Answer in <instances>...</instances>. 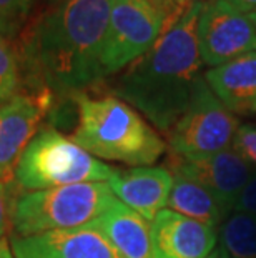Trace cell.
<instances>
[{"label":"cell","mask_w":256,"mask_h":258,"mask_svg":"<svg viewBox=\"0 0 256 258\" xmlns=\"http://www.w3.org/2000/svg\"><path fill=\"white\" fill-rule=\"evenodd\" d=\"M90 227L99 228L122 258H153L148 222L117 199Z\"/></svg>","instance_id":"9a60e30c"},{"label":"cell","mask_w":256,"mask_h":258,"mask_svg":"<svg viewBox=\"0 0 256 258\" xmlns=\"http://www.w3.org/2000/svg\"><path fill=\"white\" fill-rule=\"evenodd\" d=\"M0 103H2V102H0Z\"/></svg>","instance_id":"1f68e13d"},{"label":"cell","mask_w":256,"mask_h":258,"mask_svg":"<svg viewBox=\"0 0 256 258\" xmlns=\"http://www.w3.org/2000/svg\"><path fill=\"white\" fill-rule=\"evenodd\" d=\"M166 207L211 227L221 225L230 212V208L206 186L180 173H173V186Z\"/></svg>","instance_id":"2e32d148"},{"label":"cell","mask_w":256,"mask_h":258,"mask_svg":"<svg viewBox=\"0 0 256 258\" xmlns=\"http://www.w3.org/2000/svg\"><path fill=\"white\" fill-rule=\"evenodd\" d=\"M249 17H251L253 24H254V27H256V12H254V14H251V15H249Z\"/></svg>","instance_id":"4316f807"},{"label":"cell","mask_w":256,"mask_h":258,"mask_svg":"<svg viewBox=\"0 0 256 258\" xmlns=\"http://www.w3.org/2000/svg\"><path fill=\"white\" fill-rule=\"evenodd\" d=\"M0 258H14L12 248L7 245V240L5 238L0 240Z\"/></svg>","instance_id":"cb8c5ba5"},{"label":"cell","mask_w":256,"mask_h":258,"mask_svg":"<svg viewBox=\"0 0 256 258\" xmlns=\"http://www.w3.org/2000/svg\"><path fill=\"white\" fill-rule=\"evenodd\" d=\"M203 77L230 112H256V50L206 70Z\"/></svg>","instance_id":"5bb4252c"},{"label":"cell","mask_w":256,"mask_h":258,"mask_svg":"<svg viewBox=\"0 0 256 258\" xmlns=\"http://www.w3.org/2000/svg\"><path fill=\"white\" fill-rule=\"evenodd\" d=\"M198 52L206 67L213 69L256 50V27L249 15L225 0L205 5L197 25Z\"/></svg>","instance_id":"ba28073f"},{"label":"cell","mask_w":256,"mask_h":258,"mask_svg":"<svg viewBox=\"0 0 256 258\" xmlns=\"http://www.w3.org/2000/svg\"><path fill=\"white\" fill-rule=\"evenodd\" d=\"M50 2H53V4H60V2H63V0H50Z\"/></svg>","instance_id":"f1b7e54d"},{"label":"cell","mask_w":256,"mask_h":258,"mask_svg":"<svg viewBox=\"0 0 256 258\" xmlns=\"http://www.w3.org/2000/svg\"><path fill=\"white\" fill-rule=\"evenodd\" d=\"M115 200L108 182H89L37 190L19 197L12 205L17 237H34L55 230L94 223Z\"/></svg>","instance_id":"277c9868"},{"label":"cell","mask_w":256,"mask_h":258,"mask_svg":"<svg viewBox=\"0 0 256 258\" xmlns=\"http://www.w3.org/2000/svg\"><path fill=\"white\" fill-rule=\"evenodd\" d=\"M221 248L230 258H256V215L235 212L220 228Z\"/></svg>","instance_id":"e0dca14e"},{"label":"cell","mask_w":256,"mask_h":258,"mask_svg":"<svg viewBox=\"0 0 256 258\" xmlns=\"http://www.w3.org/2000/svg\"><path fill=\"white\" fill-rule=\"evenodd\" d=\"M112 194L146 222L165 210L173 186V173L166 167H133L118 170L108 180Z\"/></svg>","instance_id":"4fadbf2b"},{"label":"cell","mask_w":256,"mask_h":258,"mask_svg":"<svg viewBox=\"0 0 256 258\" xmlns=\"http://www.w3.org/2000/svg\"><path fill=\"white\" fill-rule=\"evenodd\" d=\"M203 7H190L145 55L123 70L113 85L115 97L165 134L187 110L201 77L203 62L198 52L197 25Z\"/></svg>","instance_id":"7a4b0ae2"},{"label":"cell","mask_w":256,"mask_h":258,"mask_svg":"<svg viewBox=\"0 0 256 258\" xmlns=\"http://www.w3.org/2000/svg\"><path fill=\"white\" fill-rule=\"evenodd\" d=\"M34 0H0V35H14L29 15Z\"/></svg>","instance_id":"d6986e66"},{"label":"cell","mask_w":256,"mask_h":258,"mask_svg":"<svg viewBox=\"0 0 256 258\" xmlns=\"http://www.w3.org/2000/svg\"><path fill=\"white\" fill-rule=\"evenodd\" d=\"M110 7L112 0H63L35 22L22 50L47 90L81 93L103 79Z\"/></svg>","instance_id":"6da1fadb"},{"label":"cell","mask_w":256,"mask_h":258,"mask_svg":"<svg viewBox=\"0 0 256 258\" xmlns=\"http://www.w3.org/2000/svg\"><path fill=\"white\" fill-rule=\"evenodd\" d=\"M175 17L158 0H112L102 53L103 77L125 70L145 55Z\"/></svg>","instance_id":"8992f818"},{"label":"cell","mask_w":256,"mask_h":258,"mask_svg":"<svg viewBox=\"0 0 256 258\" xmlns=\"http://www.w3.org/2000/svg\"><path fill=\"white\" fill-rule=\"evenodd\" d=\"M153 258H208L216 248L215 227L165 208L150 222Z\"/></svg>","instance_id":"8fae6325"},{"label":"cell","mask_w":256,"mask_h":258,"mask_svg":"<svg viewBox=\"0 0 256 258\" xmlns=\"http://www.w3.org/2000/svg\"><path fill=\"white\" fill-rule=\"evenodd\" d=\"M218 258H230V255H228L221 246H218Z\"/></svg>","instance_id":"484cf974"},{"label":"cell","mask_w":256,"mask_h":258,"mask_svg":"<svg viewBox=\"0 0 256 258\" xmlns=\"http://www.w3.org/2000/svg\"><path fill=\"white\" fill-rule=\"evenodd\" d=\"M9 191L7 182H0V240L4 238L5 230L9 225Z\"/></svg>","instance_id":"7402d4cb"},{"label":"cell","mask_w":256,"mask_h":258,"mask_svg":"<svg viewBox=\"0 0 256 258\" xmlns=\"http://www.w3.org/2000/svg\"><path fill=\"white\" fill-rule=\"evenodd\" d=\"M158 2H161L163 5H166L168 9H170V12L173 14V17H175V20H178L180 19V15L175 12V9H173V5H172V0H158Z\"/></svg>","instance_id":"d4e9b609"},{"label":"cell","mask_w":256,"mask_h":258,"mask_svg":"<svg viewBox=\"0 0 256 258\" xmlns=\"http://www.w3.org/2000/svg\"><path fill=\"white\" fill-rule=\"evenodd\" d=\"M0 105H2V103H0Z\"/></svg>","instance_id":"4dcf8cb0"},{"label":"cell","mask_w":256,"mask_h":258,"mask_svg":"<svg viewBox=\"0 0 256 258\" xmlns=\"http://www.w3.org/2000/svg\"><path fill=\"white\" fill-rule=\"evenodd\" d=\"M238 127L236 115L223 105L201 75L187 110L166 134L168 147L183 157L211 155L231 148Z\"/></svg>","instance_id":"52a82bcc"},{"label":"cell","mask_w":256,"mask_h":258,"mask_svg":"<svg viewBox=\"0 0 256 258\" xmlns=\"http://www.w3.org/2000/svg\"><path fill=\"white\" fill-rule=\"evenodd\" d=\"M231 148L249 167L256 168V125L239 123Z\"/></svg>","instance_id":"ffe728a7"},{"label":"cell","mask_w":256,"mask_h":258,"mask_svg":"<svg viewBox=\"0 0 256 258\" xmlns=\"http://www.w3.org/2000/svg\"><path fill=\"white\" fill-rule=\"evenodd\" d=\"M233 210L256 215V172L253 173V177L248 180V183L244 185V188L241 190V194H239Z\"/></svg>","instance_id":"44dd1931"},{"label":"cell","mask_w":256,"mask_h":258,"mask_svg":"<svg viewBox=\"0 0 256 258\" xmlns=\"http://www.w3.org/2000/svg\"><path fill=\"white\" fill-rule=\"evenodd\" d=\"M14 258H122L95 227L55 230L12 240Z\"/></svg>","instance_id":"30bf717a"},{"label":"cell","mask_w":256,"mask_h":258,"mask_svg":"<svg viewBox=\"0 0 256 258\" xmlns=\"http://www.w3.org/2000/svg\"><path fill=\"white\" fill-rule=\"evenodd\" d=\"M117 168L90 155L60 132H39L20 155L14 178L24 190H47L57 186L108 182Z\"/></svg>","instance_id":"5b68a950"},{"label":"cell","mask_w":256,"mask_h":258,"mask_svg":"<svg viewBox=\"0 0 256 258\" xmlns=\"http://www.w3.org/2000/svg\"><path fill=\"white\" fill-rule=\"evenodd\" d=\"M172 5H173V0H172ZM173 9H175V7H173ZM175 12H177V10H175ZM180 17H182V15H180Z\"/></svg>","instance_id":"f546056e"},{"label":"cell","mask_w":256,"mask_h":258,"mask_svg":"<svg viewBox=\"0 0 256 258\" xmlns=\"http://www.w3.org/2000/svg\"><path fill=\"white\" fill-rule=\"evenodd\" d=\"M19 87V65L12 50L0 35V102L15 97Z\"/></svg>","instance_id":"ac0fdd59"},{"label":"cell","mask_w":256,"mask_h":258,"mask_svg":"<svg viewBox=\"0 0 256 258\" xmlns=\"http://www.w3.org/2000/svg\"><path fill=\"white\" fill-rule=\"evenodd\" d=\"M165 167L172 173L185 175L206 186L230 210H233L244 185L256 172L233 148L203 157H183L170 152Z\"/></svg>","instance_id":"9c48e42d"},{"label":"cell","mask_w":256,"mask_h":258,"mask_svg":"<svg viewBox=\"0 0 256 258\" xmlns=\"http://www.w3.org/2000/svg\"><path fill=\"white\" fill-rule=\"evenodd\" d=\"M208 258H218V248H216V251H213V253H211Z\"/></svg>","instance_id":"83f0119b"},{"label":"cell","mask_w":256,"mask_h":258,"mask_svg":"<svg viewBox=\"0 0 256 258\" xmlns=\"http://www.w3.org/2000/svg\"><path fill=\"white\" fill-rule=\"evenodd\" d=\"M48 108V93L15 95L0 105V182H9Z\"/></svg>","instance_id":"7c38bea8"},{"label":"cell","mask_w":256,"mask_h":258,"mask_svg":"<svg viewBox=\"0 0 256 258\" xmlns=\"http://www.w3.org/2000/svg\"><path fill=\"white\" fill-rule=\"evenodd\" d=\"M78 123L72 139L100 160L148 167L166 152V144L141 115L115 95L77 93Z\"/></svg>","instance_id":"3957f363"},{"label":"cell","mask_w":256,"mask_h":258,"mask_svg":"<svg viewBox=\"0 0 256 258\" xmlns=\"http://www.w3.org/2000/svg\"><path fill=\"white\" fill-rule=\"evenodd\" d=\"M225 2L233 5L236 10L246 15H251L256 12V0H225Z\"/></svg>","instance_id":"603a6c76"}]
</instances>
